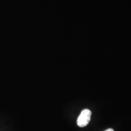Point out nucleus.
<instances>
[{
    "label": "nucleus",
    "mask_w": 131,
    "mask_h": 131,
    "mask_svg": "<svg viewBox=\"0 0 131 131\" xmlns=\"http://www.w3.org/2000/svg\"><path fill=\"white\" fill-rule=\"evenodd\" d=\"M91 115L92 112L89 109H86L82 111L77 122L78 126L81 127L86 126L91 120Z\"/></svg>",
    "instance_id": "nucleus-1"
},
{
    "label": "nucleus",
    "mask_w": 131,
    "mask_h": 131,
    "mask_svg": "<svg viewBox=\"0 0 131 131\" xmlns=\"http://www.w3.org/2000/svg\"><path fill=\"white\" fill-rule=\"evenodd\" d=\"M104 131H114V130L113 129H111V128H110V129H106V130H104Z\"/></svg>",
    "instance_id": "nucleus-2"
}]
</instances>
